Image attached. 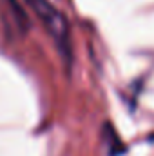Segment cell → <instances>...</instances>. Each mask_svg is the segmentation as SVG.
I'll return each mask as SVG.
<instances>
[{"mask_svg": "<svg viewBox=\"0 0 154 156\" xmlns=\"http://www.w3.org/2000/svg\"><path fill=\"white\" fill-rule=\"evenodd\" d=\"M26 4L33 9V13L37 15V18L44 24L45 31L53 38L56 49L62 55V58L69 64L71 58H73L71 56L73 55L71 29H69V24H67L65 16L62 15V11H58L49 0H26Z\"/></svg>", "mask_w": 154, "mask_h": 156, "instance_id": "6da1fadb", "label": "cell"}]
</instances>
